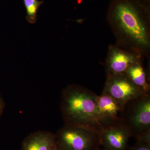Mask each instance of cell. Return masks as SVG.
<instances>
[{
  "label": "cell",
  "mask_w": 150,
  "mask_h": 150,
  "mask_svg": "<svg viewBox=\"0 0 150 150\" xmlns=\"http://www.w3.org/2000/svg\"><path fill=\"white\" fill-rule=\"evenodd\" d=\"M106 18L115 45L149 58L150 54V0H112Z\"/></svg>",
  "instance_id": "cell-1"
},
{
  "label": "cell",
  "mask_w": 150,
  "mask_h": 150,
  "mask_svg": "<svg viewBox=\"0 0 150 150\" xmlns=\"http://www.w3.org/2000/svg\"><path fill=\"white\" fill-rule=\"evenodd\" d=\"M97 95L78 85H69L62 90L61 112L66 125L80 126L99 132L102 129L97 116Z\"/></svg>",
  "instance_id": "cell-2"
},
{
  "label": "cell",
  "mask_w": 150,
  "mask_h": 150,
  "mask_svg": "<svg viewBox=\"0 0 150 150\" xmlns=\"http://www.w3.org/2000/svg\"><path fill=\"white\" fill-rule=\"evenodd\" d=\"M121 122L131 137L150 143V94L127 102L123 107Z\"/></svg>",
  "instance_id": "cell-3"
},
{
  "label": "cell",
  "mask_w": 150,
  "mask_h": 150,
  "mask_svg": "<svg viewBox=\"0 0 150 150\" xmlns=\"http://www.w3.org/2000/svg\"><path fill=\"white\" fill-rule=\"evenodd\" d=\"M55 134L57 144L64 150L100 149V133L93 129L65 124Z\"/></svg>",
  "instance_id": "cell-4"
},
{
  "label": "cell",
  "mask_w": 150,
  "mask_h": 150,
  "mask_svg": "<svg viewBox=\"0 0 150 150\" xmlns=\"http://www.w3.org/2000/svg\"><path fill=\"white\" fill-rule=\"evenodd\" d=\"M102 93L112 97L123 106L131 100L146 93L134 84L125 73L106 74Z\"/></svg>",
  "instance_id": "cell-5"
},
{
  "label": "cell",
  "mask_w": 150,
  "mask_h": 150,
  "mask_svg": "<svg viewBox=\"0 0 150 150\" xmlns=\"http://www.w3.org/2000/svg\"><path fill=\"white\" fill-rule=\"evenodd\" d=\"M130 137L129 131L121 121L102 126L100 145L105 150H127Z\"/></svg>",
  "instance_id": "cell-6"
},
{
  "label": "cell",
  "mask_w": 150,
  "mask_h": 150,
  "mask_svg": "<svg viewBox=\"0 0 150 150\" xmlns=\"http://www.w3.org/2000/svg\"><path fill=\"white\" fill-rule=\"evenodd\" d=\"M144 59L139 55L116 45H109L105 64L106 74L125 73L127 68L132 64Z\"/></svg>",
  "instance_id": "cell-7"
},
{
  "label": "cell",
  "mask_w": 150,
  "mask_h": 150,
  "mask_svg": "<svg viewBox=\"0 0 150 150\" xmlns=\"http://www.w3.org/2000/svg\"><path fill=\"white\" fill-rule=\"evenodd\" d=\"M123 105L106 94L97 96L96 100L97 116L101 127L121 121Z\"/></svg>",
  "instance_id": "cell-8"
},
{
  "label": "cell",
  "mask_w": 150,
  "mask_h": 150,
  "mask_svg": "<svg viewBox=\"0 0 150 150\" xmlns=\"http://www.w3.org/2000/svg\"><path fill=\"white\" fill-rule=\"evenodd\" d=\"M56 143L55 134L48 131H37L24 139L21 150H51Z\"/></svg>",
  "instance_id": "cell-9"
},
{
  "label": "cell",
  "mask_w": 150,
  "mask_h": 150,
  "mask_svg": "<svg viewBox=\"0 0 150 150\" xmlns=\"http://www.w3.org/2000/svg\"><path fill=\"white\" fill-rule=\"evenodd\" d=\"M143 61L134 63L127 68L125 73L133 83L142 89L145 93H150V86L148 74L143 64Z\"/></svg>",
  "instance_id": "cell-10"
},
{
  "label": "cell",
  "mask_w": 150,
  "mask_h": 150,
  "mask_svg": "<svg viewBox=\"0 0 150 150\" xmlns=\"http://www.w3.org/2000/svg\"><path fill=\"white\" fill-rule=\"evenodd\" d=\"M26 11V19L31 24H34L37 21L38 12L43 1L38 0H23Z\"/></svg>",
  "instance_id": "cell-11"
},
{
  "label": "cell",
  "mask_w": 150,
  "mask_h": 150,
  "mask_svg": "<svg viewBox=\"0 0 150 150\" xmlns=\"http://www.w3.org/2000/svg\"><path fill=\"white\" fill-rule=\"evenodd\" d=\"M129 149L130 150H150V143L137 140L136 143Z\"/></svg>",
  "instance_id": "cell-12"
},
{
  "label": "cell",
  "mask_w": 150,
  "mask_h": 150,
  "mask_svg": "<svg viewBox=\"0 0 150 150\" xmlns=\"http://www.w3.org/2000/svg\"><path fill=\"white\" fill-rule=\"evenodd\" d=\"M5 108V103L0 93V118L2 115L3 111Z\"/></svg>",
  "instance_id": "cell-13"
},
{
  "label": "cell",
  "mask_w": 150,
  "mask_h": 150,
  "mask_svg": "<svg viewBox=\"0 0 150 150\" xmlns=\"http://www.w3.org/2000/svg\"><path fill=\"white\" fill-rule=\"evenodd\" d=\"M51 150H64V149H62V147L60 146L59 145L57 144L56 143V144L54 145V146L52 147Z\"/></svg>",
  "instance_id": "cell-14"
},
{
  "label": "cell",
  "mask_w": 150,
  "mask_h": 150,
  "mask_svg": "<svg viewBox=\"0 0 150 150\" xmlns=\"http://www.w3.org/2000/svg\"><path fill=\"white\" fill-rule=\"evenodd\" d=\"M99 150H105L104 149H100Z\"/></svg>",
  "instance_id": "cell-15"
}]
</instances>
